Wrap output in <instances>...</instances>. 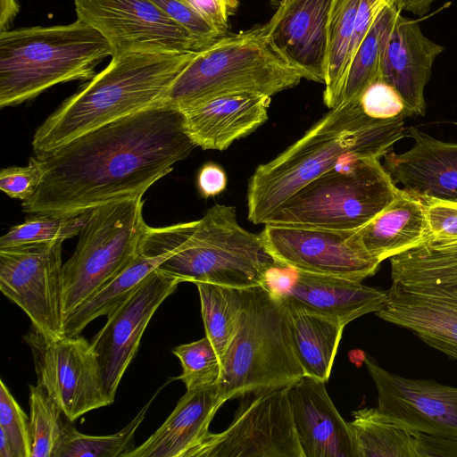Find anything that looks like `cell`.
Listing matches in <instances>:
<instances>
[{"label":"cell","mask_w":457,"mask_h":457,"mask_svg":"<svg viewBox=\"0 0 457 457\" xmlns=\"http://www.w3.org/2000/svg\"><path fill=\"white\" fill-rule=\"evenodd\" d=\"M306 73L274 43L268 22L222 36L195 51L170 86L165 104L183 112L214 96L250 92L271 96Z\"/></svg>","instance_id":"obj_5"},{"label":"cell","mask_w":457,"mask_h":457,"mask_svg":"<svg viewBox=\"0 0 457 457\" xmlns=\"http://www.w3.org/2000/svg\"><path fill=\"white\" fill-rule=\"evenodd\" d=\"M325 381L304 376L288 386L297 437L304 457H355L348 422L330 399Z\"/></svg>","instance_id":"obj_19"},{"label":"cell","mask_w":457,"mask_h":457,"mask_svg":"<svg viewBox=\"0 0 457 457\" xmlns=\"http://www.w3.org/2000/svg\"><path fill=\"white\" fill-rule=\"evenodd\" d=\"M241 292L237 331L221 361L217 383L223 403L252 392L290 386L305 376L282 296L265 284Z\"/></svg>","instance_id":"obj_8"},{"label":"cell","mask_w":457,"mask_h":457,"mask_svg":"<svg viewBox=\"0 0 457 457\" xmlns=\"http://www.w3.org/2000/svg\"><path fill=\"white\" fill-rule=\"evenodd\" d=\"M138 253H168L158 270L181 282H208L246 288L263 285L269 271L283 266L268 250L261 234L242 228L233 206L216 204L189 222L146 226Z\"/></svg>","instance_id":"obj_4"},{"label":"cell","mask_w":457,"mask_h":457,"mask_svg":"<svg viewBox=\"0 0 457 457\" xmlns=\"http://www.w3.org/2000/svg\"><path fill=\"white\" fill-rule=\"evenodd\" d=\"M355 233L364 249L382 262L428 237L424 203L399 189L394 200Z\"/></svg>","instance_id":"obj_25"},{"label":"cell","mask_w":457,"mask_h":457,"mask_svg":"<svg viewBox=\"0 0 457 457\" xmlns=\"http://www.w3.org/2000/svg\"><path fill=\"white\" fill-rule=\"evenodd\" d=\"M42 179V169L36 156L26 166L3 168L0 189L11 198L26 201L37 191Z\"/></svg>","instance_id":"obj_39"},{"label":"cell","mask_w":457,"mask_h":457,"mask_svg":"<svg viewBox=\"0 0 457 457\" xmlns=\"http://www.w3.org/2000/svg\"><path fill=\"white\" fill-rule=\"evenodd\" d=\"M182 367L180 379L187 390L215 385L221 374L220 359L209 340L204 337L173 348Z\"/></svg>","instance_id":"obj_35"},{"label":"cell","mask_w":457,"mask_h":457,"mask_svg":"<svg viewBox=\"0 0 457 457\" xmlns=\"http://www.w3.org/2000/svg\"><path fill=\"white\" fill-rule=\"evenodd\" d=\"M87 215L88 212L66 217L30 214L1 237L0 248L63 242L79 234Z\"/></svg>","instance_id":"obj_33"},{"label":"cell","mask_w":457,"mask_h":457,"mask_svg":"<svg viewBox=\"0 0 457 457\" xmlns=\"http://www.w3.org/2000/svg\"><path fill=\"white\" fill-rule=\"evenodd\" d=\"M390 265L387 300L375 314L457 360V240L427 237Z\"/></svg>","instance_id":"obj_6"},{"label":"cell","mask_w":457,"mask_h":457,"mask_svg":"<svg viewBox=\"0 0 457 457\" xmlns=\"http://www.w3.org/2000/svg\"><path fill=\"white\" fill-rule=\"evenodd\" d=\"M112 56L96 29L76 20L66 25L34 26L0 32V106L18 105L46 89L89 80Z\"/></svg>","instance_id":"obj_7"},{"label":"cell","mask_w":457,"mask_h":457,"mask_svg":"<svg viewBox=\"0 0 457 457\" xmlns=\"http://www.w3.org/2000/svg\"><path fill=\"white\" fill-rule=\"evenodd\" d=\"M195 53L133 52L112 57L104 70L37 129L32 139L35 154L118 119L164 104L170 86Z\"/></svg>","instance_id":"obj_3"},{"label":"cell","mask_w":457,"mask_h":457,"mask_svg":"<svg viewBox=\"0 0 457 457\" xmlns=\"http://www.w3.org/2000/svg\"><path fill=\"white\" fill-rule=\"evenodd\" d=\"M414 139L408 151H389L384 168L403 189L420 198L457 202V143L436 139L415 127L407 129Z\"/></svg>","instance_id":"obj_18"},{"label":"cell","mask_w":457,"mask_h":457,"mask_svg":"<svg viewBox=\"0 0 457 457\" xmlns=\"http://www.w3.org/2000/svg\"><path fill=\"white\" fill-rule=\"evenodd\" d=\"M435 0H396L398 8L403 12H410L418 16L425 15Z\"/></svg>","instance_id":"obj_45"},{"label":"cell","mask_w":457,"mask_h":457,"mask_svg":"<svg viewBox=\"0 0 457 457\" xmlns=\"http://www.w3.org/2000/svg\"><path fill=\"white\" fill-rule=\"evenodd\" d=\"M421 199L425 205L428 237L457 240V202Z\"/></svg>","instance_id":"obj_40"},{"label":"cell","mask_w":457,"mask_h":457,"mask_svg":"<svg viewBox=\"0 0 457 457\" xmlns=\"http://www.w3.org/2000/svg\"><path fill=\"white\" fill-rule=\"evenodd\" d=\"M0 457H16L13 447L5 436V434L0 430Z\"/></svg>","instance_id":"obj_46"},{"label":"cell","mask_w":457,"mask_h":457,"mask_svg":"<svg viewBox=\"0 0 457 457\" xmlns=\"http://www.w3.org/2000/svg\"><path fill=\"white\" fill-rule=\"evenodd\" d=\"M0 32L8 30L20 11L16 0H0Z\"/></svg>","instance_id":"obj_44"},{"label":"cell","mask_w":457,"mask_h":457,"mask_svg":"<svg viewBox=\"0 0 457 457\" xmlns=\"http://www.w3.org/2000/svg\"><path fill=\"white\" fill-rule=\"evenodd\" d=\"M417 457L457 456V439L413 433Z\"/></svg>","instance_id":"obj_42"},{"label":"cell","mask_w":457,"mask_h":457,"mask_svg":"<svg viewBox=\"0 0 457 457\" xmlns=\"http://www.w3.org/2000/svg\"><path fill=\"white\" fill-rule=\"evenodd\" d=\"M227 186V176L221 167L213 163H205L198 172L197 187L205 197H212L221 193Z\"/></svg>","instance_id":"obj_43"},{"label":"cell","mask_w":457,"mask_h":457,"mask_svg":"<svg viewBox=\"0 0 457 457\" xmlns=\"http://www.w3.org/2000/svg\"><path fill=\"white\" fill-rule=\"evenodd\" d=\"M179 283L175 276L155 269L107 315L106 323L91 339L112 403L147 324Z\"/></svg>","instance_id":"obj_17"},{"label":"cell","mask_w":457,"mask_h":457,"mask_svg":"<svg viewBox=\"0 0 457 457\" xmlns=\"http://www.w3.org/2000/svg\"><path fill=\"white\" fill-rule=\"evenodd\" d=\"M355 232L264 224L260 234L285 267L362 281L377 272L381 262L364 249Z\"/></svg>","instance_id":"obj_15"},{"label":"cell","mask_w":457,"mask_h":457,"mask_svg":"<svg viewBox=\"0 0 457 457\" xmlns=\"http://www.w3.org/2000/svg\"><path fill=\"white\" fill-rule=\"evenodd\" d=\"M443 50L424 36L417 21L397 15L383 51L379 79L396 90L411 116L425 115L424 88Z\"/></svg>","instance_id":"obj_20"},{"label":"cell","mask_w":457,"mask_h":457,"mask_svg":"<svg viewBox=\"0 0 457 457\" xmlns=\"http://www.w3.org/2000/svg\"><path fill=\"white\" fill-rule=\"evenodd\" d=\"M363 362L381 414L412 434L457 439V387L395 375L367 354Z\"/></svg>","instance_id":"obj_16"},{"label":"cell","mask_w":457,"mask_h":457,"mask_svg":"<svg viewBox=\"0 0 457 457\" xmlns=\"http://www.w3.org/2000/svg\"><path fill=\"white\" fill-rule=\"evenodd\" d=\"M285 302L293 345L305 376L327 382L345 326L297 303Z\"/></svg>","instance_id":"obj_26"},{"label":"cell","mask_w":457,"mask_h":457,"mask_svg":"<svg viewBox=\"0 0 457 457\" xmlns=\"http://www.w3.org/2000/svg\"><path fill=\"white\" fill-rule=\"evenodd\" d=\"M348 422L355 447V457H417L415 436L391 421L377 408L353 412Z\"/></svg>","instance_id":"obj_29"},{"label":"cell","mask_w":457,"mask_h":457,"mask_svg":"<svg viewBox=\"0 0 457 457\" xmlns=\"http://www.w3.org/2000/svg\"><path fill=\"white\" fill-rule=\"evenodd\" d=\"M399 189L379 159H356L301 187L263 224L357 230L380 213Z\"/></svg>","instance_id":"obj_9"},{"label":"cell","mask_w":457,"mask_h":457,"mask_svg":"<svg viewBox=\"0 0 457 457\" xmlns=\"http://www.w3.org/2000/svg\"><path fill=\"white\" fill-rule=\"evenodd\" d=\"M406 132L404 118H371L360 98L331 108L302 137L255 169L247 186L248 220L263 224L314 179L356 159L384 157Z\"/></svg>","instance_id":"obj_2"},{"label":"cell","mask_w":457,"mask_h":457,"mask_svg":"<svg viewBox=\"0 0 457 457\" xmlns=\"http://www.w3.org/2000/svg\"><path fill=\"white\" fill-rule=\"evenodd\" d=\"M195 284L200 296L205 336L221 361L237 331L243 303L241 288L208 282Z\"/></svg>","instance_id":"obj_31"},{"label":"cell","mask_w":457,"mask_h":457,"mask_svg":"<svg viewBox=\"0 0 457 457\" xmlns=\"http://www.w3.org/2000/svg\"><path fill=\"white\" fill-rule=\"evenodd\" d=\"M361 0H333L327 25L324 104L337 106L349 65V51Z\"/></svg>","instance_id":"obj_30"},{"label":"cell","mask_w":457,"mask_h":457,"mask_svg":"<svg viewBox=\"0 0 457 457\" xmlns=\"http://www.w3.org/2000/svg\"><path fill=\"white\" fill-rule=\"evenodd\" d=\"M333 0H280L269 21L272 39L308 80L324 84L327 25Z\"/></svg>","instance_id":"obj_22"},{"label":"cell","mask_w":457,"mask_h":457,"mask_svg":"<svg viewBox=\"0 0 457 457\" xmlns=\"http://www.w3.org/2000/svg\"><path fill=\"white\" fill-rule=\"evenodd\" d=\"M196 147L182 112L164 104L89 130L41 154L29 214L76 216L112 201L144 195Z\"/></svg>","instance_id":"obj_1"},{"label":"cell","mask_w":457,"mask_h":457,"mask_svg":"<svg viewBox=\"0 0 457 457\" xmlns=\"http://www.w3.org/2000/svg\"><path fill=\"white\" fill-rule=\"evenodd\" d=\"M193 38L196 51L211 45L222 35L186 0H153Z\"/></svg>","instance_id":"obj_37"},{"label":"cell","mask_w":457,"mask_h":457,"mask_svg":"<svg viewBox=\"0 0 457 457\" xmlns=\"http://www.w3.org/2000/svg\"><path fill=\"white\" fill-rule=\"evenodd\" d=\"M197 9L224 36L229 17L237 11L239 0H186Z\"/></svg>","instance_id":"obj_41"},{"label":"cell","mask_w":457,"mask_h":457,"mask_svg":"<svg viewBox=\"0 0 457 457\" xmlns=\"http://www.w3.org/2000/svg\"><path fill=\"white\" fill-rule=\"evenodd\" d=\"M77 19L108 41L112 56L196 51L191 36L153 0H73Z\"/></svg>","instance_id":"obj_14"},{"label":"cell","mask_w":457,"mask_h":457,"mask_svg":"<svg viewBox=\"0 0 457 457\" xmlns=\"http://www.w3.org/2000/svg\"><path fill=\"white\" fill-rule=\"evenodd\" d=\"M223 403L217 384L187 390L162 425L126 457H193Z\"/></svg>","instance_id":"obj_24"},{"label":"cell","mask_w":457,"mask_h":457,"mask_svg":"<svg viewBox=\"0 0 457 457\" xmlns=\"http://www.w3.org/2000/svg\"><path fill=\"white\" fill-rule=\"evenodd\" d=\"M31 457H54L65 428L62 411L46 389L29 386Z\"/></svg>","instance_id":"obj_34"},{"label":"cell","mask_w":457,"mask_h":457,"mask_svg":"<svg viewBox=\"0 0 457 457\" xmlns=\"http://www.w3.org/2000/svg\"><path fill=\"white\" fill-rule=\"evenodd\" d=\"M143 195L112 201L88 212L72 255L62 265L63 320L121 273L138 253L147 224Z\"/></svg>","instance_id":"obj_10"},{"label":"cell","mask_w":457,"mask_h":457,"mask_svg":"<svg viewBox=\"0 0 457 457\" xmlns=\"http://www.w3.org/2000/svg\"><path fill=\"white\" fill-rule=\"evenodd\" d=\"M158 392L125 428L112 435L82 434L71 425L72 422L68 420L54 457H126V454L136 447L134 444L136 431L143 422Z\"/></svg>","instance_id":"obj_32"},{"label":"cell","mask_w":457,"mask_h":457,"mask_svg":"<svg viewBox=\"0 0 457 457\" xmlns=\"http://www.w3.org/2000/svg\"><path fill=\"white\" fill-rule=\"evenodd\" d=\"M25 340L33 354L37 385L46 389L69 421L112 403L89 341L79 335L48 338L33 327Z\"/></svg>","instance_id":"obj_12"},{"label":"cell","mask_w":457,"mask_h":457,"mask_svg":"<svg viewBox=\"0 0 457 457\" xmlns=\"http://www.w3.org/2000/svg\"><path fill=\"white\" fill-rule=\"evenodd\" d=\"M401 12L396 0L380 12L350 60L337 106L359 99L363 90L379 79L383 51Z\"/></svg>","instance_id":"obj_28"},{"label":"cell","mask_w":457,"mask_h":457,"mask_svg":"<svg viewBox=\"0 0 457 457\" xmlns=\"http://www.w3.org/2000/svg\"><path fill=\"white\" fill-rule=\"evenodd\" d=\"M62 242L0 248V290L48 338L62 336Z\"/></svg>","instance_id":"obj_13"},{"label":"cell","mask_w":457,"mask_h":457,"mask_svg":"<svg viewBox=\"0 0 457 457\" xmlns=\"http://www.w3.org/2000/svg\"><path fill=\"white\" fill-rule=\"evenodd\" d=\"M363 112L378 120H392L411 116L396 90L384 80L372 81L360 96Z\"/></svg>","instance_id":"obj_38"},{"label":"cell","mask_w":457,"mask_h":457,"mask_svg":"<svg viewBox=\"0 0 457 457\" xmlns=\"http://www.w3.org/2000/svg\"><path fill=\"white\" fill-rule=\"evenodd\" d=\"M276 293L345 327L361 316L381 311L387 300V291L361 281L293 269L287 284Z\"/></svg>","instance_id":"obj_23"},{"label":"cell","mask_w":457,"mask_h":457,"mask_svg":"<svg viewBox=\"0 0 457 457\" xmlns=\"http://www.w3.org/2000/svg\"><path fill=\"white\" fill-rule=\"evenodd\" d=\"M193 457H304L288 386L242 396L229 426L222 432H211Z\"/></svg>","instance_id":"obj_11"},{"label":"cell","mask_w":457,"mask_h":457,"mask_svg":"<svg viewBox=\"0 0 457 457\" xmlns=\"http://www.w3.org/2000/svg\"><path fill=\"white\" fill-rule=\"evenodd\" d=\"M270 96L250 92L220 95L182 112L187 134L204 150H225L268 120Z\"/></svg>","instance_id":"obj_21"},{"label":"cell","mask_w":457,"mask_h":457,"mask_svg":"<svg viewBox=\"0 0 457 457\" xmlns=\"http://www.w3.org/2000/svg\"><path fill=\"white\" fill-rule=\"evenodd\" d=\"M168 257V253L159 256H147L137 253L121 273L65 318L62 324V336H79L91 321L100 316H107L126 300L143 280Z\"/></svg>","instance_id":"obj_27"},{"label":"cell","mask_w":457,"mask_h":457,"mask_svg":"<svg viewBox=\"0 0 457 457\" xmlns=\"http://www.w3.org/2000/svg\"><path fill=\"white\" fill-rule=\"evenodd\" d=\"M0 430L10 440L16 457H31L30 421L3 380L0 383Z\"/></svg>","instance_id":"obj_36"}]
</instances>
